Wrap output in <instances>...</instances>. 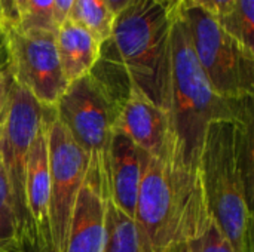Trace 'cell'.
<instances>
[{
  "instance_id": "cb8c5ba5",
  "label": "cell",
  "mask_w": 254,
  "mask_h": 252,
  "mask_svg": "<svg viewBox=\"0 0 254 252\" xmlns=\"http://www.w3.org/2000/svg\"><path fill=\"white\" fill-rule=\"evenodd\" d=\"M74 0H54V22L57 28L70 16V10Z\"/></svg>"
},
{
  "instance_id": "7402d4cb",
  "label": "cell",
  "mask_w": 254,
  "mask_h": 252,
  "mask_svg": "<svg viewBox=\"0 0 254 252\" xmlns=\"http://www.w3.org/2000/svg\"><path fill=\"white\" fill-rule=\"evenodd\" d=\"M12 79L4 68L3 62L0 61V120L4 117L7 105H9V95H10Z\"/></svg>"
},
{
  "instance_id": "ffe728a7",
  "label": "cell",
  "mask_w": 254,
  "mask_h": 252,
  "mask_svg": "<svg viewBox=\"0 0 254 252\" xmlns=\"http://www.w3.org/2000/svg\"><path fill=\"white\" fill-rule=\"evenodd\" d=\"M188 247L190 252H234L231 244L213 220L196 238L188 242Z\"/></svg>"
},
{
  "instance_id": "4dcf8cb0",
  "label": "cell",
  "mask_w": 254,
  "mask_h": 252,
  "mask_svg": "<svg viewBox=\"0 0 254 252\" xmlns=\"http://www.w3.org/2000/svg\"><path fill=\"white\" fill-rule=\"evenodd\" d=\"M0 123H1V120H0Z\"/></svg>"
},
{
  "instance_id": "44dd1931",
  "label": "cell",
  "mask_w": 254,
  "mask_h": 252,
  "mask_svg": "<svg viewBox=\"0 0 254 252\" xmlns=\"http://www.w3.org/2000/svg\"><path fill=\"white\" fill-rule=\"evenodd\" d=\"M185 1H190L193 4L202 7L208 13L214 15L216 18H219L231 10L235 0H185Z\"/></svg>"
},
{
  "instance_id": "484cf974",
  "label": "cell",
  "mask_w": 254,
  "mask_h": 252,
  "mask_svg": "<svg viewBox=\"0 0 254 252\" xmlns=\"http://www.w3.org/2000/svg\"><path fill=\"white\" fill-rule=\"evenodd\" d=\"M129 1H131V0H106V3H107L110 12L113 13V16H115L116 13H119Z\"/></svg>"
},
{
  "instance_id": "30bf717a",
  "label": "cell",
  "mask_w": 254,
  "mask_h": 252,
  "mask_svg": "<svg viewBox=\"0 0 254 252\" xmlns=\"http://www.w3.org/2000/svg\"><path fill=\"white\" fill-rule=\"evenodd\" d=\"M115 129L125 134L149 157L173 163V134L168 111L129 91L118 104Z\"/></svg>"
},
{
  "instance_id": "9c48e42d",
  "label": "cell",
  "mask_w": 254,
  "mask_h": 252,
  "mask_svg": "<svg viewBox=\"0 0 254 252\" xmlns=\"http://www.w3.org/2000/svg\"><path fill=\"white\" fill-rule=\"evenodd\" d=\"M49 232L55 252L65 251L68 227L88 172V157L52 113L48 122Z\"/></svg>"
},
{
  "instance_id": "277c9868",
  "label": "cell",
  "mask_w": 254,
  "mask_h": 252,
  "mask_svg": "<svg viewBox=\"0 0 254 252\" xmlns=\"http://www.w3.org/2000/svg\"><path fill=\"white\" fill-rule=\"evenodd\" d=\"M211 220L199 174L147 156L134 212L141 252L188 244Z\"/></svg>"
},
{
  "instance_id": "e0dca14e",
  "label": "cell",
  "mask_w": 254,
  "mask_h": 252,
  "mask_svg": "<svg viewBox=\"0 0 254 252\" xmlns=\"http://www.w3.org/2000/svg\"><path fill=\"white\" fill-rule=\"evenodd\" d=\"M217 21L226 33L254 52V0H235L231 10Z\"/></svg>"
},
{
  "instance_id": "d6986e66",
  "label": "cell",
  "mask_w": 254,
  "mask_h": 252,
  "mask_svg": "<svg viewBox=\"0 0 254 252\" xmlns=\"http://www.w3.org/2000/svg\"><path fill=\"white\" fill-rule=\"evenodd\" d=\"M19 28L57 31L54 22V0H25V7L16 24Z\"/></svg>"
},
{
  "instance_id": "4fadbf2b",
  "label": "cell",
  "mask_w": 254,
  "mask_h": 252,
  "mask_svg": "<svg viewBox=\"0 0 254 252\" xmlns=\"http://www.w3.org/2000/svg\"><path fill=\"white\" fill-rule=\"evenodd\" d=\"M106 201L85 180L76 199L64 252H104Z\"/></svg>"
},
{
  "instance_id": "9a60e30c",
  "label": "cell",
  "mask_w": 254,
  "mask_h": 252,
  "mask_svg": "<svg viewBox=\"0 0 254 252\" xmlns=\"http://www.w3.org/2000/svg\"><path fill=\"white\" fill-rule=\"evenodd\" d=\"M104 252H141L135 223L131 217L106 201Z\"/></svg>"
},
{
  "instance_id": "ba28073f",
  "label": "cell",
  "mask_w": 254,
  "mask_h": 252,
  "mask_svg": "<svg viewBox=\"0 0 254 252\" xmlns=\"http://www.w3.org/2000/svg\"><path fill=\"white\" fill-rule=\"evenodd\" d=\"M54 108L43 107L12 80L9 105L0 123V160L7 178L18 226L25 241H36L25 201V172L30 147Z\"/></svg>"
},
{
  "instance_id": "5bb4252c",
  "label": "cell",
  "mask_w": 254,
  "mask_h": 252,
  "mask_svg": "<svg viewBox=\"0 0 254 252\" xmlns=\"http://www.w3.org/2000/svg\"><path fill=\"white\" fill-rule=\"evenodd\" d=\"M57 49L63 74L67 83H71L95 68L101 43L85 27L68 18L57 28Z\"/></svg>"
},
{
  "instance_id": "3957f363",
  "label": "cell",
  "mask_w": 254,
  "mask_h": 252,
  "mask_svg": "<svg viewBox=\"0 0 254 252\" xmlns=\"http://www.w3.org/2000/svg\"><path fill=\"white\" fill-rule=\"evenodd\" d=\"M173 166L198 172L205 129L213 120H253V98L226 100L205 77L182 15L173 27L171 104Z\"/></svg>"
},
{
  "instance_id": "f1b7e54d",
  "label": "cell",
  "mask_w": 254,
  "mask_h": 252,
  "mask_svg": "<svg viewBox=\"0 0 254 252\" xmlns=\"http://www.w3.org/2000/svg\"><path fill=\"white\" fill-rule=\"evenodd\" d=\"M0 27H1V24H0Z\"/></svg>"
},
{
  "instance_id": "7a4b0ae2",
  "label": "cell",
  "mask_w": 254,
  "mask_h": 252,
  "mask_svg": "<svg viewBox=\"0 0 254 252\" xmlns=\"http://www.w3.org/2000/svg\"><path fill=\"white\" fill-rule=\"evenodd\" d=\"M198 174L208 212L234 252H254V119L210 122Z\"/></svg>"
},
{
  "instance_id": "603a6c76",
  "label": "cell",
  "mask_w": 254,
  "mask_h": 252,
  "mask_svg": "<svg viewBox=\"0 0 254 252\" xmlns=\"http://www.w3.org/2000/svg\"><path fill=\"white\" fill-rule=\"evenodd\" d=\"M18 21H19V13L15 0H0V24L16 25Z\"/></svg>"
},
{
  "instance_id": "7c38bea8",
  "label": "cell",
  "mask_w": 254,
  "mask_h": 252,
  "mask_svg": "<svg viewBox=\"0 0 254 252\" xmlns=\"http://www.w3.org/2000/svg\"><path fill=\"white\" fill-rule=\"evenodd\" d=\"M54 110L37 132L27 159L25 201L30 221L40 245L52 248L49 232V157H48V122ZM54 250V248H52Z\"/></svg>"
},
{
  "instance_id": "2e32d148",
  "label": "cell",
  "mask_w": 254,
  "mask_h": 252,
  "mask_svg": "<svg viewBox=\"0 0 254 252\" xmlns=\"http://www.w3.org/2000/svg\"><path fill=\"white\" fill-rule=\"evenodd\" d=\"M68 18L85 27L103 45L110 37L115 16L106 0H74Z\"/></svg>"
},
{
  "instance_id": "5b68a950",
  "label": "cell",
  "mask_w": 254,
  "mask_h": 252,
  "mask_svg": "<svg viewBox=\"0 0 254 252\" xmlns=\"http://www.w3.org/2000/svg\"><path fill=\"white\" fill-rule=\"evenodd\" d=\"M118 101L92 73L68 83L54 114L88 157L85 180L109 198V151Z\"/></svg>"
},
{
  "instance_id": "4316f807",
  "label": "cell",
  "mask_w": 254,
  "mask_h": 252,
  "mask_svg": "<svg viewBox=\"0 0 254 252\" xmlns=\"http://www.w3.org/2000/svg\"><path fill=\"white\" fill-rule=\"evenodd\" d=\"M165 252H190V250H189L188 244H179V245L171 247L170 250H167Z\"/></svg>"
},
{
  "instance_id": "83f0119b",
  "label": "cell",
  "mask_w": 254,
  "mask_h": 252,
  "mask_svg": "<svg viewBox=\"0 0 254 252\" xmlns=\"http://www.w3.org/2000/svg\"><path fill=\"white\" fill-rule=\"evenodd\" d=\"M15 4H16V9H18V13H19V16H21L22 10H24V7H25V0H15Z\"/></svg>"
},
{
  "instance_id": "6da1fadb",
  "label": "cell",
  "mask_w": 254,
  "mask_h": 252,
  "mask_svg": "<svg viewBox=\"0 0 254 252\" xmlns=\"http://www.w3.org/2000/svg\"><path fill=\"white\" fill-rule=\"evenodd\" d=\"M180 4L182 0H131L115 15L110 37L101 45L91 73L109 88L118 104L134 91L170 110L173 27Z\"/></svg>"
},
{
  "instance_id": "f546056e",
  "label": "cell",
  "mask_w": 254,
  "mask_h": 252,
  "mask_svg": "<svg viewBox=\"0 0 254 252\" xmlns=\"http://www.w3.org/2000/svg\"><path fill=\"white\" fill-rule=\"evenodd\" d=\"M182 1H185V0H182Z\"/></svg>"
},
{
  "instance_id": "ac0fdd59",
  "label": "cell",
  "mask_w": 254,
  "mask_h": 252,
  "mask_svg": "<svg viewBox=\"0 0 254 252\" xmlns=\"http://www.w3.org/2000/svg\"><path fill=\"white\" fill-rule=\"evenodd\" d=\"M24 241L18 226L7 178L0 160V252L9 251Z\"/></svg>"
},
{
  "instance_id": "8fae6325",
  "label": "cell",
  "mask_w": 254,
  "mask_h": 252,
  "mask_svg": "<svg viewBox=\"0 0 254 252\" xmlns=\"http://www.w3.org/2000/svg\"><path fill=\"white\" fill-rule=\"evenodd\" d=\"M147 154L121 131L113 129L109 151V201L134 220Z\"/></svg>"
},
{
  "instance_id": "52a82bcc",
  "label": "cell",
  "mask_w": 254,
  "mask_h": 252,
  "mask_svg": "<svg viewBox=\"0 0 254 252\" xmlns=\"http://www.w3.org/2000/svg\"><path fill=\"white\" fill-rule=\"evenodd\" d=\"M0 50L10 79L43 107L55 108L68 86L58 56L57 31L1 25Z\"/></svg>"
},
{
  "instance_id": "d4e9b609",
  "label": "cell",
  "mask_w": 254,
  "mask_h": 252,
  "mask_svg": "<svg viewBox=\"0 0 254 252\" xmlns=\"http://www.w3.org/2000/svg\"><path fill=\"white\" fill-rule=\"evenodd\" d=\"M6 252H55L52 248L43 247L36 241H24L19 245H16L15 248L9 250Z\"/></svg>"
},
{
  "instance_id": "8992f818",
  "label": "cell",
  "mask_w": 254,
  "mask_h": 252,
  "mask_svg": "<svg viewBox=\"0 0 254 252\" xmlns=\"http://www.w3.org/2000/svg\"><path fill=\"white\" fill-rule=\"evenodd\" d=\"M183 16L196 59L217 95L226 100L254 97V52L223 30L202 7L182 1Z\"/></svg>"
}]
</instances>
